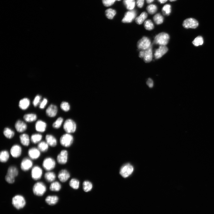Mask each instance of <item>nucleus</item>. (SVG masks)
I'll use <instances>...</instances> for the list:
<instances>
[{
	"label": "nucleus",
	"mask_w": 214,
	"mask_h": 214,
	"mask_svg": "<svg viewBox=\"0 0 214 214\" xmlns=\"http://www.w3.org/2000/svg\"><path fill=\"white\" fill-rule=\"evenodd\" d=\"M47 187L44 183L38 181L36 182L33 187V191L35 195L38 196H43L46 192Z\"/></svg>",
	"instance_id": "nucleus-1"
},
{
	"label": "nucleus",
	"mask_w": 214,
	"mask_h": 214,
	"mask_svg": "<svg viewBox=\"0 0 214 214\" xmlns=\"http://www.w3.org/2000/svg\"><path fill=\"white\" fill-rule=\"evenodd\" d=\"M56 163L55 160L51 157H47L43 160L42 166L47 171H52L55 168Z\"/></svg>",
	"instance_id": "nucleus-2"
},
{
	"label": "nucleus",
	"mask_w": 214,
	"mask_h": 214,
	"mask_svg": "<svg viewBox=\"0 0 214 214\" xmlns=\"http://www.w3.org/2000/svg\"><path fill=\"white\" fill-rule=\"evenodd\" d=\"M170 38L169 35L167 34L160 33L155 37L154 43L160 46H165L169 43Z\"/></svg>",
	"instance_id": "nucleus-3"
},
{
	"label": "nucleus",
	"mask_w": 214,
	"mask_h": 214,
	"mask_svg": "<svg viewBox=\"0 0 214 214\" xmlns=\"http://www.w3.org/2000/svg\"><path fill=\"white\" fill-rule=\"evenodd\" d=\"M12 203L14 206L20 209L23 208L25 205L26 201L24 197L21 195H17L12 198Z\"/></svg>",
	"instance_id": "nucleus-4"
},
{
	"label": "nucleus",
	"mask_w": 214,
	"mask_h": 214,
	"mask_svg": "<svg viewBox=\"0 0 214 214\" xmlns=\"http://www.w3.org/2000/svg\"><path fill=\"white\" fill-rule=\"evenodd\" d=\"M73 141V137L70 134L66 133L62 135L60 137V143L63 146L68 148L72 144Z\"/></svg>",
	"instance_id": "nucleus-5"
},
{
	"label": "nucleus",
	"mask_w": 214,
	"mask_h": 214,
	"mask_svg": "<svg viewBox=\"0 0 214 214\" xmlns=\"http://www.w3.org/2000/svg\"><path fill=\"white\" fill-rule=\"evenodd\" d=\"M137 11L135 9L128 10L125 13L122 22L124 23H129L132 22L135 20L137 17Z\"/></svg>",
	"instance_id": "nucleus-6"
},
{
	"label": "nucleus",
	"mask_w": 214,
	"mask_h": 214,
	"mask_svg": "<svg viewBox=\"0 0 214 214\" xmlns=\"http://www.w3.org/2000/svg\"><path fill=\"white\" fill-rule=\"evenodd\" d=\"M32 160L29 157L23 158L20 163L21 170L24 172H27L31 169L34 166Z\"/></svg>",
	"instance_id": "nucleus-7"
},
{
	"label": "nucleus",
	"mask_w": 214,
	"mask_h": 214,
	"mask_svg": "<svg viewBox=\"0 0 214 214\" xmlns=\"http://www.w3.org/2000/svg\"><path fill=\"white\" fill-rule=\"evenodd\" d=\"M43 175V171L41 167L38 165L34 166L31 172V177L34 180H39L42 178Z\"/></svg>",
	"instance_id": "nucleus-8"
},
{
	"label": "nucleus",
	"mask_w": 214,
	"mask_h": 214,
	"mask_svg": "<svg viewBox=\"0 0 214 214\" xmlns=\"http://www.w3.org/2000/svg\"><path fill=\"white\" fill-rule=\"evenodd\" d=\"M134 171V168L131 164L128 163L122 166L120 169V173L124 178H127L130 176Z\"/></svg>",
	"instance_id": "nucleus-9"
},
{
	"label": "nucleus",
	"mask_w": 214,
	"mask_h": 214,
	"mask_svg": "<svg viewBox=\"0 0 214 214\" xmlns=\"http://www.w3.org/2000/svg\"><path fill=\"white\" fill-rule=\"evenodd\" d=\"M151 41L148 37H144L139 40L137 43V47L141 51L145 50L151 45Z\"/></svg>",
	"instance_id": "nucleus-10"
},
{
	"label": "nucleus",
	"mask_w": 214,
	"mask_h": 214,
	"mask_svg": "<svg viewBox=\"0 0 214 214\" xmlns=\"http://www.w3.org/2000/svg\"><path fill=\"white\" fill-rule=\"evenodd\" d=\"M22 152V148L18 144L13 145L10 148V152L11 156L15 159L20 158L21 156Z\"/></svg>",
	"instance_id": "nucleus-11"
},
{
	"label": "nucleus",
	"mask_w": 214,
	"mask_h": 214,
	"mask_svg": "<svg viewBox=\"0 0 214 214\" xmlns=\"http://www.w3.org/2000/svg\"><path fill=\"white\" fill-rule=\"evenodd\" d=\"M63 127L66 133L70 134L75 132L76 129V125L73 120L68 119L65 121Z\"/></svg>",
	"instance_id": "nucleus-12"
},
{
	"label": "nucleus",
	"mask_w": 214,
	"mask_h": 214,
	"mask_svg": "<svg viewBox=\"0 0 214 214\" xmlns=\"http://www.w3.org/2000/svg\"><path fill=\"white\" fill-rule=\"evenodd\" d=\"M41 152L38 149L35 147L29 148L27 152L29 157L32 160H36L38 159L41 156Z\"/></svg>",
	"instance_id": "nucleus-13"
},
{
	"label": "nucleus",
	"mask_w": 214,
	"mask_h": 214,
	"mask_svg": "<svg viewBox=\"0 0 214 214\" xmlns=\"http://www.w3.org/2000/svg\"><path fill=\"white\" fill-rule=\"evenodd\" d=\"M68 152L67 150H63L61 151L57 157V161L60 164H66L68 160Z\"/></svg>",
	"instance_id": "nucleus-14"
},
{
	"label": "nucleus",
	"mask_w": 214,
	"mask_h": 214,
	"mask_svg": "<svg viewBox=\"0 0 214 214\" xmlns=\"http://www.w3.org/2000/svg\"><path fill=\"white\" fill-rule=\"evenodd\" d=\"M199 25V23L196 19L193 18L187 19L183 21V26L186 29H195Z\"/></svg>",
	"instance_id": "nucleus-15"
},
{
	"label": "nucleus",
	"mask_w": 214,
	"mask_h": 214,
	"mask_svg": "<svg viewBox=\"0 0 214 214\" xmlns=\"http://www.w3.org/2000/svg\"><path fill=\"white\" fill-rule=\"evenodd\" d=\"M70 176L69 172L66 169L60 170L59 172L57 177L59 180L61 182L64 183L67 181Z\"/></svg>",
	"instance_id": "nucleus-16"
},
{
	"label": "nucleus",
	"mask_w": 214,
	"mask_h": 214,
	"mask_svg": "<svg viewBox=\"0 0 214 214\" xmlns=\"http://www.w3.org/2000/svg\"><path fill=\"white\" fill-rule=\"evenodd\" d=\"M168 50L169 49L166 46H160L155 51V59H158L161 58L167 52Z\"/></svg>",
	"instance_id": "nucleus-17"
},
{
	"label": "nucleus",
	"mask_w": 214,
	"mask_h": 214,
	"mask_svg": "<svg viewBox=\"0 0 214 214\" xmlns=\"http://www.w3.org/2000/svg\"><path fill=\"white\" fill-rule=\"evenodd\" d=\"M15 127L17 131L19 133H23L27 129V126L24 122L20 120H17Z\"/></svg>",
	"instance_id": "nucleus-18"
},
{
	"label": "nucleus",
	"mask_w": 214,
	"mask_h": 214,
	"mask_svg": "<svg viewBox=\"0 0 214 214\" xmlns=\"http://www.w3.org/2000/svg\"><path fill=\"white\" fill-rule=\"evenodd\" d=\"M46 114L50 117H55L57 113V108L55 105L51 104L50 105L46 110Z\"/></svg>",
	"instance_id": "nucleus-19"
},
{
	"label": "nucleus",
	"mask_w": 214,
	"mask_h": 214,
	"mask_svg": "<svg viewBox=\"0 0 214 214\" xmlns=\"http://www.w3.org/2000/svg\"><path fill=\"white\" fill-rule=\"evenodd\" d=\"M45 141L48 143L49 146L52 147L54 148L57 145V141L55 137L52 135L48 134L45 137Z\"/></svg>",
	"instance_id": "nucleus-20"
},
{
	"label": "nucleus",
	"mask_w": 214,
	"mask_h": 214,
	"mask_svg": "<svg viewBox=\"0 0 214 214\" xmlns=\"http://www.w3.org/2000/svg\"><path fill=\"white\" fill-rule=\"evenodd\" d=\"M47 127L46 123L41 120L37 121L36 123V130L37 131L39 132L43 133L45 132Z\"/></svg>",
	"instance_id": "nucleus-21"
},
{
	"label": "nucleus",
	"mask_w": 214,
	"mask_h": 214,
	"mask_svg": "<svg viewBox=\"0 0 214 214\" xmlns=\"http://www.w3.org/2000/svg\"><path fill=\"white\" fill-rule=\"evenodd\" d=\"M148 16V13L145 11L142 12L135 19L136 23L139 25L143 24L146 20Z\"/></svg>",
	"instance_id": "nucleus-22"
},
{
	"label": "nucleus",
	"mask_w": 214,
	"mask_h": 214,
	"mask_svg": "<svg viewBox=\"0 0 214 214\" xmlns=\"http://www.w3.org/2000/svg\"><path fill=\"white\" fill-rule=\"evenodd\" d=\"M20 139L21 144L25 146H28L30 144V138L29 135L26 134L24 133L20 135Z\"/></svg>",
	"instance_id": "nucleus-23"
},
{
	"label": "nucleus",
	"mask_w": 214,
	"mask_h": 214,
	"mask_svg": "<svg viewBox=\"0 0 214 214\" xmlns=\"http://www.w3.org/2000/svg\"><path fill=\"white\" fill-rule=\"evenodd\" d=\"M144 54L143 59L144 62L146 63L150 62L152 59V45L148 49L144 50Z\"/></svg>",
	"instance_id": "nucleus-24"
},
{
	"label": "nucleus",
	"mask_w": 214,
	"mask_h": 214,
	"mask_svg": "<svg viewBox=\"0 0 214 214\" xmlns=\"http://www.w3.org/2000/svg\"><path fill=\"white\" fill-rule=\"evenodd\" d=\"M123 3L128 10H134L136 6V0H123Z\"/></svg>",
	"instance_id": "nucleus-25"
},
{
	"label": "nucleus",
	"mask_w": 214,
	"mask_h": 214,
	"mask_svg": "<svg viewBox=\"0 0 214 214\" xmlns=\"http://www.w3.org/2000/svg\"><path fill=\"white\" fill-rule=\"evenodd\" d=\"M10 153L7 150H4L0 152V162L2 163L7 162L10 157Z\"/></svg>",
	"instance_id": "nucleus-26"
},
{
	"label": "nucleus",
	"mask_w": 214,
	"mask_h": 214,
	"mask_svg": "<svg viewBox=\"0 0 214 214\" xmlns=\"http://www.w3.org/2000/svg\"><path fill=\"white\" fill-rule=\"evenodd\" d=\"M45 180L47 182L51 183L55 181L56 178L55 173L52 171H47L44 176Z\"/></svg>",
	"instance_id": "nucleus-27"
},
{
	"label": "nucleus",
	"mask_w": 214,
	"mask_h": 214,
	"mask_svg": "<svg viewBox=\"0 0 214 214\" xmlns=\"http://www.w3.org/2000/svg\"><path fill=\"white\" fill-rule=\"evenodd\" d=\"M162 14L165 16H169L171 14L172 11V7L169 3L165 4L162 8Z\"/></svg>",
	"instance_id": "nucleus-28"
},
{
	"label": "nucleus",
	"mask_w": 214,
	"mask_h": 214,
	"mask_svg": "<svg viewBox=\"0 0 214 214\" xmlns=\"http://www.w3.org/2000/svg\"><path fill=\"white\" fill-rule=\"evenodd\" d=\"M147 12L151 15H155L158 11V7L156 4L151 3L148 4L146 7Z\"/></svg>",
	"instance_id": "nucleus-29"
},
{
	"label": "nucleus",
	"mask_w": 214,
	"mask_h": 214,
	"mask_svg": "<svg viewBox=\"0 0 214 214\" xmlns=\"http://www.w3.org/2000/svg\"><path fill=\"white\" fill-rule=\"evenodd\" d=\"M7 174L13 177L16 178L19 175V170L16 166L11 165L8 168Z\"/></svg>",
	"instance_id": "nucleus-30"
},
{
	"label": "nucleus",
	"mask_w": 214,
	"mask_h": 214,
	"mask_svg": "<svg viewBox=\"0 0 214 214\" xmlns=\"http://www.w3.org/2000/svg\"><path fill=\"white\" fill-rule=\"evenodd\" d=\"M59 200L58 197L56 196L50 195L46 198L45 201L50 205H54L56 204Z\"/></svg>",
	"instance_id": "nucleus-31"
},
{
	"label": "nucleus",
	"mask_w": 214,
	"mask_h": 214,
	"mask_svg": "<svg viewBox=\"0 0 214 214\" xmlns=\"http://www.w3.org/2000/svg\"><path fill=\"white\" fill-rule=\"evenodd\" d=\"M30 104L29 100L27 98H24L20 101L19 103V106L21 109L25 110L28 108Z\"/></svg>",
	"instance_id": "nucleus-32"
},
{
	"label": "nucleus",
	"mask_w": 214,
	"mask_h": 214,
	"mask_svg": "<svg viewBox=\"0 0 214 214\" xmlns=\"http://www.w3.org/2000/svg\"><path fill=\"white\" fill-rule=\"evenodd\" d=\"M50 146L45 141H41L38 144L37 148L42 152H47Z\"/></svg>",
	"instance_id": "nucleus-33"
},
{
	"label": "nucleus",
	"mask_w": 214,
	"mask_h": 214,
	"mask_svg": "<svg viewBox=\"0 0 214 214\" xmlns=\"http://www.w3.org/2000/svg\"><path fill=\"white\" fill-rule=\"evenodd\" d=\"M42 137V135L40 134H33L30 137V140L33 143L38 144L41 141Z\"/></svg>",
	"instance_id": "nucleus-34"
},
{
	"label": "nucleus",
	"mask_w": 214,
	"mask_h": 214,
	"mask_svg": "<svg viewBox=\"0 0 214 214\" xmlns=\"http://www.w3.org/2000/svg\"><path fill=\"white\" fill-rule=\"evenodd\" d=\"M153 20L155 23L157 25L162 24L164 22V17L163 15L159 13L154 15Z\"/></svg>",
	"instance_id": "nucleus-35"
},
{
	"label": "nucleus",
	"mask_w": 214,
	"mask_h": 214,
	"mask_svg": "<svg viewBox=\"0 0 214 214\" xmlns=\"http://www.w3.org/2000/svg\"><path fill=\"white\" fill-rule=\"evenodd\" d=\"M51 183L50 186V189L51 191L58 192L62 188V185L58 181H55Z\"/></svg>",
	"instance_id": "nucleus-36"
},
{
	"label": "nucleus",
	"mask_w": 214,
	"mask_h": 214,
	"mask_svg": "<svg viewBox=\"0 0 214 214\" xmlns=\"http://www.w3.org/2000/svg\"><path fill=\"white\" fill-rule=\"evenodd\" d=\"M3 134L6 138L9 139L13 138L15 135L14 132L8 127L5 128L4 129Z\"/></svg>",
	"instance_id": "nucleus-37"
},
{
	"label": "nucleus",
	"mask_w": 214,
	"mask_h": 214,
	"mask_svg": "<svg viewBox=\"0 0 214 214\" xmlns=\"http://www.w3.org/2000/svg\"><path fill=\"white\" fill-rule=\"evenodd\" d=\"M23 118L26 122H32L36 120L37 116L36 114H35L29 113L25 115Z\"/></svg>",
	"instance_id": "nucleus-38"
},
{
	"label": "nucleus",
	"mask_w": 214,
	"mask_h": 214,
	"mask_svg": "<svg viewBox=\"0 0 214 214\" xmlns=\"http://www.w3.org/2000/svg\"><path fill=\"white\" fill-rule=\"evenodd\" d=\"M117 13L116 10L113 8L107 9L105 11V14L107 18L112 20L113 19Z\"/></svg>",
	"instance_id": "nucleus-39"
},
{
	"label": "nucleus",
	"mask_w": 214,
	"mask_h": 214,
	"mask_svg": "<svg viewBox=\"0 0 214 214\" xmlns=\"http://www.w3.org/2000/svg\"><path fill=\"white\" fill-rule=\"evenodd\" d=\"M83 188L84 191L86 192L90 191L93 188L92 183L88 181H85L83 183Z\"/></svg>",
	"instance_id": "nucleus-40"
},
{
	"label": "nucleus",
	"mask_w": 214,
	"mask_h": 214,
	"mask_svg": "<svg viewBox=\"0 0 214 214\" xmlns=\"http://www.w3.org/2000/svg\"><path fill=\"white\" fill-rule=\"evenodd\" d=\"M69 185L73 189L77 190L79 188L80 182L78 180L73 178L70 180Z\"/></svg>",
	"instance_id": "nucleus-41"
},
{
	"label": "nucleus",
	"mask_w": 214,
	"mask_h": 214,
	"mask_svg": "<svg viewBox=\"0 0 214 214\" xmlns=\"http://www.w3.org/2000/svg\"><path fill=\"white\" fill-rule=\"evenodd\" d=\"M144 27L146 29L149 31L153 29L155 27L154 24L150 19L146 20L144 22Z\"/></svg>",
	"instance_id": "nucleus-42"
},
{
	"label": "nucleus",
	"mask_w": 214,
	"mask_h": 214,
	"mask_svg": "<svg viewBox=\"0 0 214 214\" xmlns=\"http://www.w3.org/2000/svg\"><path fill=\"white\" fill-rule=\"evenodd\" d=\"M64 121L62 117H58L52 124V127L55 129H58L62 126Z\"/></svg>",
	"instance_id": "nucleus-43"
},
{
	"label": "nucleus",
	"mask_w": 214,
	"mask_h": 214,
	"mask_svg": "<svg viewBox=\"0 0 214 214\" xmlns=\"http://www.w3.org/2000/svg\"><path fill=\"white\" fill-rule=\"evenodd\" d=\"M203 43V39L201 36H198L192 42L193 44L196 47L202 45Z\"/></svg>",
	"instance_id": "nucleus-44"
},
{
	"label": "nucleus",
	"mask_w": 214,
	"mask_h": 214,
	"mask_svg": "<svg viewBox=\"0 0 214 214\" xmlns=\"http://www.w3.org/2000/svg\"><path fill=\"white\" fill-rule=\"evenodd\" d=\"M61 109L65 112L69 111L70 109V106L68 102H62L60 104Z\"/></svg>",
	"instance_id": "nucleus-45"
},
{
	"label": "nucleus",
	"mask_w": 214,
	"mask_h": 214,
	"mask_svg": "<svg viewBox=\"0 0 214 214\" xmlns=\"http://www.w3.org/2000/svg\"><path fill=\"white\" fill-rule=\"evenodd\" d=\"M6 181L10 184L14 183L15 181V178L6 174L5 177Z\"/></svg>",
	"instance_id": "nucleus-46"
},
{
	"label": "nucleus",
	"mask_w": 214,
	"mask_h": 214,
	"mask_svg": "<svg viewBox=\"0 0 214 214\" xmlns=\"http://www.w3.org/2000/svg\"><path fill=\"white\" fill-rule=\"evenodd\" d=\"M116 1V0H102V3L105 6L109 7L113 5Z\"/></svg>",
	"instance_id": "nucleus-47"
},
{
	"label": "nucleus",
	"mask_w": 214,
	"mask_h": 214,
	"mask_svg": "<svg viewBox=\"0 0 214 214\" xmlns=\"http://www.w3.org/2000/svg\"><path fill=\"white\" fill-rule=\"evenodd\" d=\"M41 97L40 95H37L35 98L33 102V105L34 107H36L41 102Z\"/></svg>",
	"instance_id": "nucleus-48"
},
{
	"label": "nucleus",
	"mask_w": 214,
	"mask_h": 214,
	"mask_svg": "<svg viewBox=\"0 0 214 214\" xmlns=\"http://www.w3.org/2000/svg\"><path fill=\"white\" fill-rule=\"evenodd\" d=\"M145 0H136V6L139 8H143L145 4Z\"/></svg>",
	"instance_id": "nucleus-49"
},
{
	"label": "nucleus",
	"mask_w": 214,
	"mask_h": 214,
	"mask_svg": "<svg viewBox=\"0 0 214 214\" xmlns=\"http://www.w3.org/2000/svg\"><path fill=\"white\" fill-rule=\"evenodd\" d=\"M48 102V100L47 99L44 98L43 100L41 101L39 104V108L40 109H44L46 106Z\"/></svg>",
	"instance_id": "nucleus-50"
},
{
	"label": "nucleus",
	"mask_w": 214,
	"mask_h": 214,
	"mask_svg": "<svg viewBox=\"0 0 214 214\" xmlns=\"http://www.w3.org/2000/svg\"><path fill=\"white\" fill-rule=\"evenodd\" d=\"M146 84L150 88H152L154 86V82L151 78H149L148 79Z\"/></svg>",
	"instance_id": "nucleus-51"
},
{
	"label": "nucleus",
	"mask_w": 214,
	"mask_h": 214,
	"mask_svg": "<svg viewBox=\"0 0 214 214\" xmlns=\"http://www.w3.org/2000/svg\"><path fill=\"white\" fill-rule=\"evenodd\" d=\"M158 2L161 4H165L169 0H157Z\"/></svg>",
	"instance_id": "nucleus-52"
},
{
	"label": "nucleus",
	"mask_w": 214,
	"mask_h": 214,
	"mask_svg": "<svg viewBox=\"0 0 214 214\" xmlns=\"http://www.w3.org/2000/svg\"><path fill=\"white\" fill-rule=\"evenodd\" d=\"M144 52L143 51H141L139 54V57L140 58H143L144 56Z\"/></svg>",
	"instance_id": "nucleus-53"
},
{
	"label": "nucleus",
	"mask_w": 214,
	"mask_h": 214,
	"mask_svg": "<svg viewBox=\"0 0 214 214\" xmlns=\"http://www.w3.org/2000/svg\"><path fill=\"white\" fill-rule=\"evenodd\" d=\"M155 0H145L146 3L148 4L152 3H153Z\"/></svg>",
	"instance_id": "nucleus-54"
},
{
	"label": "nucleus",
	"mask_w": 214,
	"mask_h": 214,
	"mask_svg": "<svg viewBox=\"0 0 214 214\" xmlns=\"http://www.w3.org/2000/svg\"><path fill=\"white\" fill-rule=\"evenodd\" d=\"M177 1V0H169V1L171 2H174Z\"/></svg>",
	"instance_id": "nucleus-55"
},
{
	"label": "nucleus",
	"mask_w": 214,
	"mask_h": 214,
	"mask_svg": "<svg viewBox=\"0 0 214 214\" xmlns=\"http://www.w3.org/2000/svg\"><path fill=\"white\" fill-rule=\"evenodd\" d=\"M121 1V0H116V1Z\"/></svg>",
	"instance_id": "nucleus-56"
}]
</instances>
